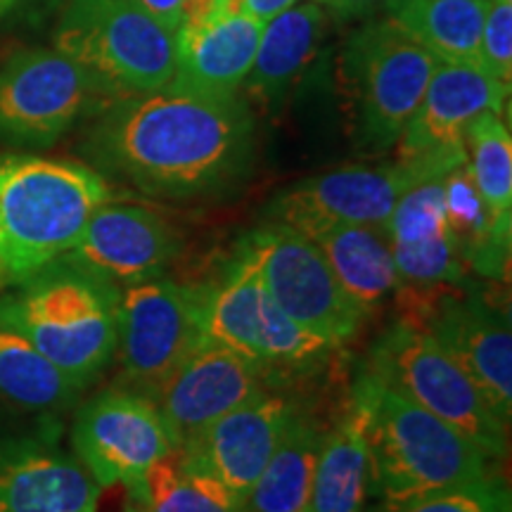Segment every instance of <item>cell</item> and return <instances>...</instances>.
Wrapping results in <instances>:
<instances>
[{"label":"cell","mask_w":512,"mask_h":512,"mask_svg":"<svg viewBox=\"0 0 512 512\" xmlns=\"http://www.w3.org/2000/svg\"><path fill=\"white\" fill-rule=\"evenodd\" d=\"M81 150L95 171L152 200H214L252 174L256 121L240 93L166 86L100 107Z\"/></svg>","instance_id":"cell-1"},{"label":"cell","mask_w":512,"mask_h":512,"mask_svg":"<svg viewBox=\"0 0 512 512\" xmlns=\"http://www.w3.org/2000/svg\"><path fill=\"white\" fill-rule=\"evenodd\" d=\"M373 458V491L384 508L475 482L489 475V456L451 425L415 406L368 366L351 382Z\"/></svg>","instance_id":"cell-2"},{"label":"cell","mask_w":512,"mask_h":512,"mask_svg":"<svg viewBox=\"0 0 512 512\" xmlns=\"http://www.w3.org/2000/svg\"><path fill=\"white\" fill-rule=\"evenodd\" d=\"M121 287L60 256L0 297V323L86 387L117 354Z\"/></svg>","instance_id":"cell-3"},{"label":"cell","mask_w":512,"mask_h":512,"mask_svg":"<svg viewBox=\"0 0 512 512\" xmlns=\"http://www.w3.org/2000/svg\"><path fill=\"white\" fill-rule=\"evenodd\" d=\"M110 183L81 162L0 157V228L8 283L17 285L74 247Z\"/></svg>","instance_id":"cell-4"},{"label":"cell","mask_w":512,"mask_h":512,"mask_svg":"<svg viewBox=\"0 0 512 512\" xmlns=\"http://www.w3.org/2000/svg\"><path fill=\"white\" fill-rule=\"evenodd\" d=\"M55 48L81 64L107 100L162 91L178 67V36L138 0H69Z\"/></svg>","instance_id":"cell-5"},{"label":"cell","mask_w":512,"mask_h":512,"mask_svg":"<svg viewBox=\"0 0 512 512\" xmlns=\"http://www.w3.org/2000/svg\"><path fill=\"white\" fill-rule=\"evenodd\" d=\"M366 366L415 406L482 448L489 460L505 458L508 425L456 358L446 354L420 325L406 318L396 320L375 339Z\"/></svg>","instance_id":"cell-6"},{"label":"cell","mask_w":512,"mask_h":512,"mask_svg":"<svg viewBox=\"0 0 512 512\" xmlns=\"http://www.w3.org/2000/svg\"><path fill=\"white\" fill-rule=\"evenodd\" d=\"M439 60L392 17L370 19L342 50L356 138L370 152L396 145L418 110Z\"/></svg>","instance_id":"cell-7"},{"label":"cell","mask_w":512,"mask_h":512,"mask_svg":"<svg viewBox=\"0 0 512 512\" xmlns=\"http://www.w3.org/2000/svg\"><path fill=\"white\" fill-rule=\"evenodd\" d=\"M448 171L451 166L430 159L399 157L387 164L342 166L278 192L264 209V221L297 230L311 240L342 226H384L396 202L413 185Z\"/></svg>","instance_id":"cell-8"},{"label":"cell","mask_w":512,"mask_h":512,"mask_svg":"<svg viewBox=\"0 0 512 512\" xmlns=\"http://www.w3.org/2000/svg\"><path fill=\"white\" fill-rule=\"evenodd\" d=\"M204 283L159 278L121 287L117 354L128 389L150 396L204 342Z\"/></svg>","instance_id":"cell-9"},{"label":"cell","mask_w":512,"mask_h":512,"mask_svg":"<svg viewBox=\"0 0 512 512\" xmlns=\"http://www.w3.org/2000/svg\"><path fill=\"white\" fill-rule=\"evenodd\" d=\"M107 100L81 64L57 48H27L0 67V140L48 147Z\"/></svg>","instance_id":"cell-10"},{"label":"cell","mask_w":512,"mask_h":512,"mask_svg":"<svg viewBox=\"0 0 512 512\" xmlns=\"http://www.w3.org/2000/svg\"><path fill=\"white\" fill-rule=\"evenodd\" d=\"M247 240L275 306L337 347L358 335L368 313L344 292L316 242L278 223L249 230Z\"/></svg>","instance_id":"cell-11"},{"label":"cell","mask_w":512,"mask_h":512,"mask_svg":"<svg viewBox=\"0 0 512 512\" xmlns=\"http://www.w3.org/2000/svg\"><path fill=\"white\" fill-rule=\"evenodd\" d=\"M79 463L102 489H126L159 460L174 453L178 441L150 396L112 387L83 403L72 430Z\"/></svg>","instance_id":"cell-12"},{"label":"cell","mask_w":512,"mask_h":512,"mask_svg":"<svg viewBox=\"0 0 512 512\" xmlns=\"http://www.w3.org/2000/svg\"><path fill=\"white\" fill-rule=\"evenodd\" d=\"M406 320L432 335L475 380L498 418H512V330L508 313L482 294L446 292L411 306Z\"/></svg>","instance_id":"cell-13"},{"label":"cell","mask_w":512,"mask_h":512,"mask_svg":"<svg viewBox=\"0 0 512 512\" xmlns=\"http://www.w3.org/2000/svg\"><path fill=\"white\" fill-rule=\"evenodd\" d=\"M510 88L479 64L439 62L418 110L396 140L399 159L458 166L467 159L465 133L479 114H503Z\"/></svg>","instance_id":"cell-14"},{"label":"cell","mask_w":512,"mask_h":512,"mask_svg":"<svg viewBox=\"0 0 512 512\" xmlns=\"http://www.w3.org/2000/svg\"><path fill=\"white\" fill-rule=\"evenodd\" d=\"M271 370L252 358L202 342L152 394L181 448L211 422L252 396L278 387Z\"/></svg>","instance_id":"cell-15"},{"label":"cell","mask_w":512,"mask_h":512,"mask_svg":"<svg viewBox=\"0 0 512 512\" xmlns=\"http://www.w3.org/2000/svg\"><path fill=\"white\" fill-rule=\"evenodd\" d=\"M183 254L174 223L140 204L105 202L93 211L67 259L91 268L117 287L159 278Z\"/></svg>","instance_id":"cell-16"},{"label":"cell","mask_w":512,"mask_h":512,"mask_svg":"<svg viewBox=\"0 0 512 512\" xmlns=\"http://www.w3.org/2000/svg\"><path fill=\"white\" fill-rule=\"evenodd\" d=\"M297 411V403L278 387L266 389L185 441L181 453L247 501Z\"/></svg>","instance_id":"cell-17"},{"label":"cell","mask_w":512,"mask_h":512,"mask_svg":"<svg viewBox=\"0 0 512 512\" xmlns=\"http://www.w3.org/2000/svg\"><path fill=\"white\" fill-rule=\"evenodd\" d=\"M264 24L238 8H211L178 34L171 86L209 95H238L252 69Z\"/></svg>","instance_id":"cell-18"},{"label":"cell","mask_w":512,"mask_h":512,"mask_svg":"<svg viewBox=\"0 0 512 512\" xmlns=\"http://www.w3.org/2000/svg\"><path fill=\"white\" fill-rule=\"evenodd\" d=\"M444 176L413 185L384 223L401 285L408 283L413 290L460 285L470 271L446 226Z\"/></svg>","instance_id":"cell-19"},{"label":"cell","mask_w":512,"mask_h":512,"mask_svg":"<svg viewBox=\"0 0 512 512\" xmlns=\"http://www.w3.org/2000/svg\"><path fill=\"white\" fill-rule=\"evenodd\" d=\"M102 486L57 446L0 448V512H95Z\"/></svg>","instance_id":"cell-20"},{"label":"cell","mask_w":512,"mask_h":512,"mask_svg":"<svg viewBox=\"0 0 512 512\" xmlns=\"http://www.w3.org/2000/svg\"><path fill=\"white\" fill-rule=\"evenodd\" d=\"M325 10L316 0H302L264 24L249 76L247 93L264 107L280 105L294 81L309 67L325 31Z\"/></svg>","instance_id":"cell-21"},{"label":"cell","mask_w":512,"mask_h":512,"mask_svg":"<svg viewBox=\"0 0 512 512\" xmlns=\"http://www.w3.org/2000/svg\"><path fill=\"white\" fill-rule=\"evenodd\" d=\"M373 494V458L361 415L347 406L323 432L306 512H363Z\"/></svg>","instance_id":"cell-22"},{"label":"cell","mask_w":512,"mask_h":512,"mask_svg":"<svg viewBox=\"0 0 512 512\" xmlns=\"http://www.w3.org/2000/svg\"><path fill=\"white\" fill-rule=\"evenodd\" d=\"M207 299H204V342H214L219 347L256 358V318L259 302L264 294L256 259L247 235H242L235 245V252L223 264L219 278L209 280ZM264 366V363H261Z\"/></svg>","instance_id":"cell-23"},{"label":"cell","mask_w":512,"mask_h":512,"mask_svg":"<svg viewBox=\"0 0 512 512\" xmlns=\"http://www.w3.org/2000/svg\"><path fill=\"white\" fill-rule=\"evenodd\" d=\"M339 285L370 313L401 287L392 242L384 226H342L313 238Z\"/></svg>","instance_id":"cell-24"},{"label":"cell","mask_w":512,"mask_h":512,"mask_svg":"<svg viewBox=\"0 0 512 512\" xmlns=\"http://www.w3.org/2000/svg\"><path fill=\"white\" fill-rule=\"evenodd\" d=\"M323 432L311 415H292L283 439L249 489L245 512H306Z\"/></svg>","instance_id":"cell-25"},{"label":"cell","mask_w":512,"mask_h":512,"mask_svg":"<svg viewBox=\"0 0 512 512\" xmlns=\"http://www.w3.org/2000/svg\"><path fill=\"white\" fill-rule=\"evenodd\" d=\"M126 491V512H245V501L192 465L181 448L152 465Z\"/></svg>","instance_id":"cell-26"},{"label":"cell","mask_w":512,"mask_h":512,"mask_svg":"<svg viewBox=\"0 0 512 512\" xmlns=\"http://www.w3.org/2000/svg\"><path fill=\"white\" fill-rule=\"evenodd\" d=\"M387 15L439 62L479 64L486 0H396Z\"/></svg>","instance_id":"cell-27"},{"label":"cell","mask_w":512,"mask_h":512,"mask_svg":"<svg viewBox=\"0 0 512 512\" xmlns=\"http://www.w3.org/2000/svg\"><path fill=\"white\" fill-rule=\"evenodd\" d=\"M467 166L486 204L498 245L512 240V138L501 114L484 112L467 126Z\"/></svg>","instance_id":"cell-28"},{"label":"cell","mask_w":512,"mask_h":512,"mask_svg":"<svg viewBox=\"0 0 512 512\" xmlns=\"http://www.w3.org/2000/svg\"><path fill=\"white\" fill-rule=\"evenodd\" d=\"M81 389L27 337L0 323V394L5 399L24 408H62L79 399Z\"/></svg>","instance_id":"cell-29"},{"label":"cell","mask_w":512,"mask_h":512,"mask_svg":"<svg viewBox=\"0 0 512 512\" xmlns=\"http://www.w3.org/2000/svg\"><path fill=\"white\" fill-rule=\"evenodd\" d=\"M256 358L271 373L283 377L285 373H313L318 366L332 356L337 344L318 337L306 330L297 320H292L280 306L273 304L266 290L259 302V318H256Z\"/></svg>","instance_id":"cell-30"},{"label":"cell","mask_w":512,"mask_h":512,"mask_svg":"<svg viewBox=\"0 0 512 512\" xmlns=\"http://www.w3.org/2000/svg\"><path fill=\"white\" fill-rule=\"evenodd\" d=\"M387 512H512V498L508 484L489 472L475 482L422 496Z\"/></svg>","instance_id":"cell-31"},{"label":"cell","mask_w":512,"mask_h":512,"mask_svg":"<svg viewBox=\"0 0 512 512\" xmlns=\"http://www.w3.org/2000/svg\"><path fill=\"white\" fill-rule=\"evenodd\" d=\"M479 64L510 88L512 81V3L486 0V17L482 27Z\"/></svg>","instance_id":"cell-32"},{"label":"cell","mask_w":512,"mask_h":512,"mask_svg":"<svg viewBox=\"0 0 512 512\" xmlns=\"http://www.w3.org/2000/svg\"><path fill=\"white\" fill-rule=\"evenodd\" d=\"M138 3L176 36L188 24L192 12V0H138Z\"/></svg>","instance_id":"cell-33"},{"label":"cell","mask_w":512,"mask_h":512,"mask_svg":"<svg viewBox=\"0 0 512 512\" xmlns=\"http://www.w3.org/2000/svg\"><path fill=\"white\" fill-rule=\"evenodd\" d=\"M316 3L339 19H356L377 17L380 12H389L396 5V0H316Z\"/></svg>","instance_id":"cell-34"},{"label":"cell","mask_w":512,"mask_h":512,"mask_svg":"<svg viewBox=\"0 0 512 512\" xmlns=\"http://www.w3.org/2000/svg\"><path fill=\"white\" fill-rule=\"evenodd\" d=\"M297 3H302V0H240L238 8L245 12V15L259 19L261 24L271 22L273 17L283 15L285 10L294 8Z\"/></svg>","instance_id":"cell-35"},{"label":"cell","mask_w":512,"mask_h":512,"mask_svg":"<svg viewBox=\"0 0 512 512\" xmlns=\"http://www.w3.org/2000/svg\"><path fill=\"white\" fill-rule=\"evenodd\" d=\"M8 283V266H5V247H3V228H0V287Z\"/></svg>","instance_id":"cell-36"},{"label":"cell","mask_w":512,"mask_h":512,"mask_svg":"<svg viewBox=\"0 0 512 512\" xmlns=\"http://www.w3.org/2000/svg\"><path fill=\"white\" fill-rule=\"evenodd\" d=\"M17 3H19V0H0V12H5V10H10V8H15Z\"/></svg>","instance_id":"cell-37"},{"label":"cell","mask_w":512,"mask_h":512,"mask_svg":"<svg viewBox=\"0 0 512 512\" xmlns=\"http://www.w3.org/2000/svg\"><path fill=\"white\" fill-rule=\"evenodd\" d=\"M505 3H512V0H505Z\"/></svg>","instance_id":"cell-38"}]
</instances>
